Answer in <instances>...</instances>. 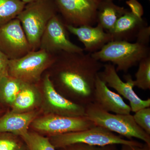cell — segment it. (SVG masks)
<instances>
[{"label":"cell","mask_w":150,"mask_h":150,"mask_svg":"<svg viewBox=\"0 0 150 150\" xmlns=\"http://www.w3.org/2000/svg\"><path fill=\"white\" fill-rule=\"evenodd\" d=\"M103 65L91 53L61 51L55 54L48 74L59 93L86 106L93 102L97 77Z\"/></svg>","instance_id":"1"},{"label":"cell","mask_w":150,"mask_h":150,"mask_svg":"<svg viewBox=\"0 0 150 150\" xmlns=\"http://www.w3.org/2000/svg\"><path fill=\"white\" fill-rule=\"evenodd\" d=\"M148 45L139 42L131 43L125 40H112L91 56L101 62H109L116 65V71L126 73L140 61L150 56Z\"/></svg>","instance_id":"2"},{"label":"cell","mask_w":150,"mask_h":150,"mask_svg":"<svg viewBox=\"0 0 150 150\" xmlns=\"http://www.w3.org/2000/svg\"><path fill=\"white\" fill-rule=\"evenodd\" d=\"M58 13L53 0H38L25 5L18 16L31 51L38 50L41 36L48 22Z\"/></svg>","instance_id":"3"},{"label":"cell","mask_w":150,"mask_h":150,"mask_svg":"<svg viewBox=\"0 0 150 150\" xmlns=\"http://www.w3.org/2000/svg\"><path fill=\"white\" fill-rule=\"evenodd\" d=\"M86 115L97 126L132 140L135 138L150 146V135L140 128L134 121L133 115L112 114L101 109L93 103L85 106Z\"/></svg>","instance_id":"4"},{"label":"cell","mask_w":150,"mask_h":150,"mask_svg":"<svg viewBox=\"0 0 150 150\" xmlns=\"http://www.w3.org/2000/svg\"><path fill=\"white\" fill-rule=\"evenodd\" d=\"M51 144L55 148H63L74 144H83L90 146L126 145L141 146L143 144L132 140H126L121 136L102 127L95 126L90 129L51 136Z\"/></svg>","instance_id":"5"},{"label":"cell","mask_w":150,"mask_h":150,"mask_svg":"<svg viewBox=\"0 0 150 150\" xmlns=\"http://www.w3.org/2000/svg\"><path fill=\"white\" fill-rule=\"evenodd\" d=\"M55 55L44 50L31 51L19 59L9 61L8 75L30 84L38 83L54 62Z\"/></svg>","instance_id":"6"},{"label":"cell","mask_w":150,"mask_h":150,"mask_svg":"<svg viewBox=\"0 0 150 150\" xmlns=\"http://www.w3.org/2000/svg\"><path fill=\"white\" fill-rule=\"evenodd\" d=\"M66 25L76 27L93 26L102 0H53Z\"/></svg>","instance_id":"7"},{"label":"cell","mask_w":150,"mask_h":150,"mask_svg":"<svg viewBox=\"0 0 150 150\" xmlns=\"http://www.w3.org/2000/svg\"><path fill=\"white\" fill-rule=\"evenodd\" d=\"M69 31L59 13L48 22L40 39L39 49L55 55L61 51L83 52V48L70 40Z\"/></svg>","instance_id":"8"},{"label":"cell","mask_w":150,"mask_h":150,"mask_svg":"<svg viewBox=\"0 0 150 150\" xmlns=\"http://www.w3.org/2000/svg\"><path fill=\"white\" fill-rule=\"evenodd\" d=\"M31 124L35 130L51 136L83 131L96 126L86 116L69 117L53 113L36 118Z\"/></svg>","instance_id":"9"},{"label":"cell","mask_w":150,"mask_h":150,"mask_svg":"<svg viewBox=\"0 0 150 150\" xmlns=\"http://www.w3.org/2000/svg\"><path fill=\"white\" fill-rule=\"evenodd\" d=\"M0 49L9 60L19 59L31 51L18 19H14L0 27Z\"/></svg>","instance_id":"10"},{"label":"cell","mask_w":150,"mask_h":150,"mask_svg":"<svg viewBox=\"0 0 150 150\" xmlns=\"http://www.w3.org/2000/svg\"><path fill=\"white\" fill-rule=\"evenodd\" d=\"M98 76L108 86L115 89L118 94L122 96L130 103L131 111L136 112L145 108L150 107V99L143 100L134 92V80L131 75L124 76L126 82L123 81L118 76L115 66L110 63L103 65Z\"/></svg>","instance_id":"11"},{"label":"cell","mask_w":150,"mask_h":150,"mask_svg":"<svg viewBox=\"0 0 150 150\" xmlns=\"http://www.w3.org/2000/svg\"><path fill=\"white\" fill-rule=\"evenodd\" d=\"M42 83L44 99L51 113L69 117L86 116L85 106L75 103L59 93L48 74L43 77Z\"/></svg>","instance_id":"12"},{"label":"cell","mask_w":150,"mask_h":150,"mask_svg":"<svg viewBox=\"0 0 150 150\" xmlns=\"http://www.w3.org/2000/svg\"><path fill=\"white\" fill-rule=\"evenodd\" d=\"M93 103L103 110L115 114H129L131 111L130 105L126 104L121 96L109 89L98 76L96 81Z\"/></svg>","instance_id":"13"},{"label":"cell","mask_w":150,"mask_h":150,"mask_svg":"<svg viewBox=\"0 0 150 150\" xmlns=\"http://www.w3.org/2000/svg\"><path fill=\"white\" fill-rule=\"evenodd\" d=\"M66 26L69 32L76 36L83 43V50L88 53L92 54L99 51L107 43L112 41V36L110 33L105 32L98 25L96 27L91 25L76 27L66 25Z\"/></svg>","instance_id":"14"},{"label":"cell","mask_w":150,"mask_h":150,"mask_svg":"<svg viewBox=\"0 0 150 150\" xmlns=\"http://www.w3.org/2000/svg\"><path fill=\"white\" fill-rule=\"evenodd\" d=\"M147 25L143 18L138 17L128 11L120 18L113 28L108 32L112 40L129 41L136 38L137 33L142 28Z\"/></svg>","instance_id":"15"},{"label":"cell","mask_w":150,"mask_h":150,"mask_svg":"<svg viewBox=\"0 0 150 150\" xmlns=\"http://www.w3.org/2000/svg\"><path fill=\"white\" fill-rule=\"evenodd\" d=\"M34 110L25 112L11 111L0 117V134L11 133L22 137L28 132V127L37 118Z\"/></svg>","instance_id":"16"},{"label":"cell","mask_w":150,"mask_h":150,"mask_svg":"<svg viewBox=\"0 0 150 150\" xmlns=\"http://www.w3.org/2000/svg\"><path fill=\"white\" fill-rule=\"evenodd\" d=\"M128 11L123 7L115 5L113 1L102 0L97 13V25L108 32L113 28L118 19Z\"/></svg>","instance_id":"17"},{"label":"cell","mask_w":150,"mask_h":150,"mask_svg":"<svg viewBox=\"0 0 150 150\" xmlns=\"http://www.w3.org/2000/svg\"><path fill=\"white\" fill-rule=\"evenodd\" d=\"M40 98L39 92L35 84L25 83L11 106V111L16 112L32 111L39 103Z\"/></svg>","instance_id":"18"},{"label":"cell","mask_w":150,"mask_h":150,"mask_svg":"<svg viewBox=\"0 0 150 150\" xmlns=\"http://www.w3.org/2000/svg\"><path fill=\"white\" fill-rule=\"evenodd\" d=\"M25 82L9 76L0 81V103L11 106Z\"/></svg>","instance_id":"19"},{"label":"cell","mask_w":150,"mask_h":150,"mask_svg":"<svg viewBox=\"0 0 150 150\" xmlns=\"http://www.w3.org/2000/svg\"><path fill=\"white\" fill-rule=\"evenodd\" d=\"M25 5L21 0H0V27L16 18Z\"/></svg>","instance_id":"20"},{"label":"cell","mask_w":150,"mask_h":150,"mask_svg":"<svg viewBox=\"0 0 150 150\" xmlns=\"http://www.w3.org/2000/svg\"><path fill=\"white\" fill-rule=\"evenodd\" d=\"M138 71L134 80V86L143 90L150 89V56L142 59L139 63Z\"/></svg>","instance_id":"21"},{"label":"cell","mask_w":150,"mask_h":150,"mask_svg":"<svg viewBox=\"0 0 150 150\" xmlns=\"http://www.w3.org/2000/svg\"><path fill=\"white\" fill-rule=\"evenodd\" d=\"M21 137L30 150H56L49 139L37 133L28 131Z\"/></svg>","instance_id":"22"},{"label":"cell","mask_w":150,"mask_h":150,"mask_svg":"<svg viewBox=\"0 0 150 150\" xmlns=\"http://www.w3.org/2000/svg\"><path fill=\"white\" fill-rule=\"evenodd\" d=\"M134 121L140 128L150 135V107L145 108L135 112Z\"/></svg>","instance_id":"23"},{"label":"cell","mask_w":150,"mask_h":150,"mask_svg":"<svg viewBox=\"0 0 150 150\" xmlns=\"http://www.w3.org/2000/svg\"><path fill=\"white\" fill-rule=\"evenodd\" d=\"M62 149L64 150H118L116 148V145L99 146H90L83 144H74Z\"/></svg>","instance_id":"24"},{"label":"cell","mask_w":150,"mask_h":150,"mask_svg":"<svg viewBox=\"0 0 150 150\" xmlns=\"http://www.w3.org/2000/svg\"><path fill=\"white\" fill-rule=\"evenodd\" d=\"M18 144L11 138L0 137V150H18Z\"/></svg>","instance_id":"25"},{"label":"cell","mask_w":150,"mask_h":150,"mask_svg":"<svg viewBox=\"0 0 150 150\" xmlns=\"http://www.w3.org/2000/svg\"><path fill=\"white\" fill-rule=\"evenodd\" d=\"M150 38V26L146 25L141 28L137 33L136 37V42L144 45H148L149 43Z\"/></svg>","instance_id":"26"},{"label":"cell","mask_w":150,"mask_h":150,"mask_svg":"<svg viewBox=\"0 0 150 150\" xmlns=\"http://www.w3.org/2000/svg\"><path fill=\"white\" fill-rule=\"evenodd\" d=\"M126 3L131 9V12L138 17L142 18L144 13V9L137 0H129Z\"/></svg>","instance_id":"27"},{"label":"cell","mask_w":150,"mask_h":150,"mask_svg":"<svg viewBox=\"0 0 150 150\" xmlns=\"http://www.w3.org/2000/svg\"><path fill=\"white\" fill-rule=\"evenodd\" d=\"M9 60L0 49V81L8 75V63Z\"/></svg>","instance_id":"28"},{"label":"cell","mask_w":150,"mask_h":150,"mask_svg":"<svg viewBox=\"0 0 150 150\" xmlns=\"http://www.w3.org/2000/svg\"><path fill=\"white\" fill-rule=\"evenodd\" d=\"M121 146V150H150V146L146 143L141 146L126 145Z\"/></svg>","instance_id":"29"},{"label":"cell","mask_w":150,"mask_h":150,"mask_svg":"<svg viewBox=\"0 0 150 150\" xmlns=\"http://www.w3.org/2000/svg\"><path fill=\"white\" fill-rule=\"evenodd\" d=\"M21 1L25 4H27L36 1H38V0H21Z\"/></svg>","instance_id":"30"},{"label":"cell","mask_w":150,"mask_h":150,"mask_svg":"<svg viewBox=\"0 0 150 150\" xmlns=\"http://www.w3.org/2000/svg\"><path fill=\"white\" fill-rule=\"evenodd\" d=\"M1 109H0V112H1Z\"/></svg>","instance_id":"31"},{"label":"cell","mask_w":150,"mask_h":150,"mask_svg":"<svg viewBox=\"0 0 150 150\" xmlns=\"http://www.w3.org/2000/svg\"><path fill=\"white\" fill-rule=\"evenodd\" d=\"M109 1H113V0H109Z\"/></svg>","instance_id":"32"},{"label":"cell","mask_w":150,"mask_h":150,"mask_svg":"<svg viewBox=\"0 0 150 150\" xmlns=\"http://www.w3.org/2000/svg\"></svg>","instance_id":"33"},{"label":"cell","mask_w":150,"mask_h":150,"mask_svg":"<svg viewBox=\"0 0 150 150\" xmlns=\"http://www.w3.org/2000/svg\"><path fill=\"white\" fill-rule=\"evenodd\" d=\"M149 1H150V0H149Z\"/></svg>","instance_id":"34"},{"label":"cell","mask_w":150,"mask_h":150,"mask_svg":"<svg viewBox=\"0 0 150 150\" xmlns=\"http://www.w3.org/2000/svg\"></svg>","instance_id":"35"}]
</instances>
